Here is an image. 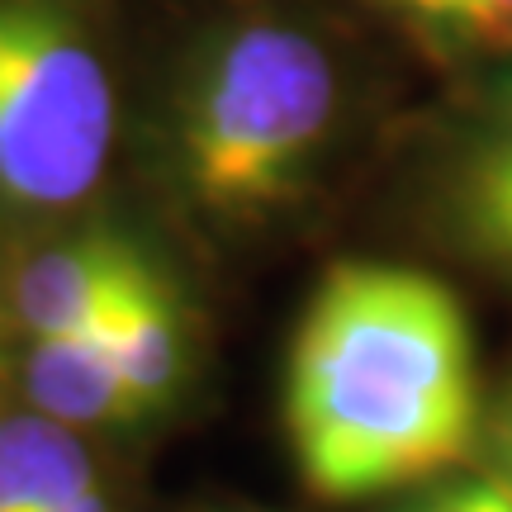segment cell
<instances>
[{
	"label": "cell",
	"instance_id": "8fae6325",
	"mask_svg": "<svg viewBox=\"0 0 512 512\" xmlns=\"http://www.w3.org/2000/svg\"><path fill=\"white\" fill-rule=\"evenodd\" d=\"M57 512H114L110 503V489H105V479H100V470H95L91 479H81L72 494H67V503Z\"/></svg>",
	"mask_w": 512,
	"mask_h": 512
},
{
	"label": "cell",
	"instance_id": "8992f818",
	"mask_svg": "<svg viewBox=\"0 0 512 512\" xmlns=\"http://www.w3.org/2000/svg\"><path fill=\"white\" fill-rule=\"evenodd\" d=\"M95 337L105 342L110 361L119 366L138 413L162 408L176 394L185 375V318L171 280L157 271V261H147L133 290L119 299V309L105 318V328Z\"/></svg>",
	"mask_w": 512,
	"mask_h": 512
},
{
	"label": "cell",
	"instance_id": "7a4b0ae2",
	"mask_svg": "<svg viewBox=\"0 0 512 512\" xmlns=\"http://www.w3.org/2000/svg\"><path fill=\"white\" fill-rule=\"evenodd\" d=\"M337 119L332 57L299 29L242 24L214 38L176 100V181L219 223H256L299 195Z\"/></svg>",
	"mask_w": 512,
	"mask_h": 512
},
{
	"label": "cell",
	"instance_id": "5bb4252c",
	"mask_svg": "<svg viewBox=\"0 0 512 512\" xmlns=\"http://www.w3.org/2000/svg\"><path fill=\"white\" fill-rule=\"evenodd\" d=\"M10 275L0 271V389H5V375H10V361H15V351H10Z\"/></svg>",
	"mask_w": 512,
	"mask_h": 512
},
{
	"label": "cell",
	"instance_id": "52a82bcc",
	"mask_svg": "<svg viewBox=\"0 0 512 512\" xmlns=\"http://www.w3.org/2000/svg\"><path fill=\"white\" fill-rule=\"evenodd\" d=\"M451 223L460 242L512 275V91L465 138L451 171Z\"/></svg>",
	"mask_w": 512,
	"mask_h": 512
},
{
	"label": "cell",
	"instance_id": "ba28073f",
	"mask_svg": "<svg viewBox=\"0 0 512 512\" xmlns=\"http://www.w3.org/2000/svg\"><path fill=\"white\" fill-rule=\"evenodd\" d=\"M95 460L72 427L34 408L0 418V512H57Z\"/></svg>",
	"mask_w": 512,
	"mask_h": 512
},
{
	"label": "cell",
	"instance_id": "5b68a950",
	"mask_svg": "<svg viewBox=\"0 0 512 512\" xmlns=\"http://www.w3.org/2000/svg\"><path fill=\"white\" fill-rule=\"evenodd\" d=\"M15 370L29 408L72 432L143 418L100 337H29Z\"/></svg>",
	"mask_w": 512,
	"mask_h": 512
},
{
	"label": "cell",
	"instance_id": "30bf717a",
	"mask_svg": "<svg viewBox=\"0 0 512 512\" xmlns=\"http://www.w3.org/2000/svg\"><path fill=\"white\" fill-rule=\"evenodd\" d=\"M479 512H512V475L508 470H484L470 479Z\"/></svg>",
	"mask_w": 512,
	"mask_h": 512
},
{
	"label": "cell",
	"instance_id": "9a60e30c",
	"mask_svg": "<svg viewBox=\"0 0 512 512\" xmlns=\"http://www.w3.org/2000/svg\"><path fill=\"white\" fill-rule=\"evenodd\" d=\"M498 446H503V460H508V475H512V394L503 403V418H498Z\"/></svg>",
	"mask_w": 512,
	"mask_h": 512
},
{
	"label": "cell",
	"instance_id": "277c9868",
	"mask_svg": "<svg viewBox=\"0 0 512 512\" xmlns=\"http://www.w3.org/2000/svg\"><path fill=\"white\" fill-rule=\"evenodd\" d=\"M152 256L110 223L43 242L10 275V323L29 337H95Z\"/></svg>",
	"mask_w": 512,
	"mask_h": 512
},
{
	"label": "cell",
	"instance_id": "3957f363",
	"mask_svg": "<svg viewBox=\"0 0 512 512\" xmlns=\"http://www.w3.org/2000/svg\"><path fill=\"white\" fill-rule=\"evenodd\" d=\"M114 81L62 0H0V219H57L105 181Z\"/></svg>",
	"mask_w": 512,
	"mask_h": 512
},
{
	"label": "cell",
	"instance_id": "7c38bea8",
	"mask_svg": "<svg viewBox=\"0 0 512 512\" xmlns=\"http://www.w3.org/2000/svg\"><path fill=\"white\" fill-rule=\"evenodd\" d=\"M408 512H479V503H475L470 479H460V484H451V489H437L432 498H422L418 508H408Z\"/></svg>",
	"mask_w": 512,
	"mask_h": 512
},
{
	"label": "cell",
	"instance_id": "4fadbf2b",
	"mask_svg": "<svg viewBox=\"0 0 512 512\" xmlns=\"http://www.w3.org/2000/svg\"><path fill=\"white\" fill-rule=\"evenodd\" d=\"M399 15L408 19H422V24H437V29H446V19H451V10H456L460 0H389Z\"/></svg>",
	"mask_w": 512,
	"mask_h": 512
},
{
	"label": "cell",
	"instance_id": "9c48e42d",
	"mask_svg": "<svg viewBox=\"0 0 512 512\" xmlns=\"http://www.w3.org/2000/svg\"><path fill=\"white\" fill-rule=\"evenodd\" d=\"M441 34L484 53H512V0H460Z\"/></svg>",
	"mask_w": 512,
	"mask_h": 512
},
{
	"label": "cell",
	"instance_id": "6da1fadb",
	"mask_svg": "<svg viewBox=\"0 0 512 512\" xmlns=\"http://www.w3.org/2000/svg\"><path fill=\"white\" fill-rule=\"evenodd\" d=\"M285 422L318 498H370L460 465L479 432V375L456 294L408 266H332L294 332Z\"/></svg>",
	"mask_w": 512,
	"mask_h": 512
}]
</instances>
